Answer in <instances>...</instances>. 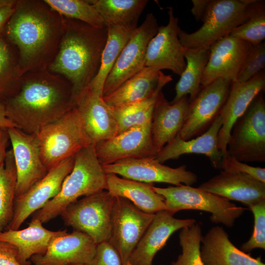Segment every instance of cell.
<instances>
[{
    "label": "cell",
    "instance_id": "1",
    "mask_svg": "<svg viewBox=\"0 0 265 265\" xmlns=\"http://www.w3.org/2000/svg\"><path fill=\"white\" fill-rule=\"evenodd\" d=\"M4 104L7 118L29 134H37L75 106L70 82L48 69L22 75L16 90Z\"/></svg>",
    "mask_w": 265,
    "mask_h": 265
},
{
    "label": "cell",
    "instance_id": "2",
    "mask_svg": "<svg viewBox=\"0 0 265 265\" xmlns=\"http://www.w3.org/2000/svg\"><path fill=\"white\" fill-rule=\"evenodd\" d=\"M64 20L44 0H17L3 36L18 51L21 76L48 68L58 51Z\"/></svg>",
    "mask_w": 265,
    "mask_h": 265
},
{
    "label": "cell",
    "instance_id": "3",
    "mask_svg": "<svg viewBox=\"0 0 265 265\" xmlns=\"http://www.w3.org/2000/svg\"><path fill=\"white\" fill-rule=\"evenodd\" d=\"M107 34L106 26L95 27L64 18L58 51L47 69L70 82L75 103L99 71Z\"/></svg>",
    "mask_w": 265,
    "mask_h": 265
},
{
    "label": "cell",
    "instance_id": "4",
    "mask_svg": "<svg viewBox=\"0 0 265 265\" xmlns=\"http://www.w3.org/2000/svg\"><path fill=\"white\" fill-rule=\"evenodd\" d=\"M74 157L73 169L65 178L59 192L33 213L31 219L46 223L60 215L67 206L79 197L106 189V173L97 157L94 145L81 149Z\"/></svg>",
    "mask_w": 265,
    "mask_h": 265
},
{
    "label": "cell",
    "instance_id": "5",
    "mask_svg": "<svg viewBox=\"0 0 265 265\" xmlns=\"http://www.w3.org/2000/svg\"><path fill=\"white\" fill-rule=\"evenodd\" d=\"M254 0H210L201 20L202 26L188 33L180 28L178 36L184 47H210L248 18Z\"/></svg>",
    "mask_w": 265,
    "mask_h": 265
},
{
    "label": "cell",
    "instance_id": "6",
    "mask_svg": "<svg viewBox=\"0 0 265 265\" xmlns=\"http://www.w3.org/2000/svg\"><path fill=\"white\" fill-rule=\"evenodd\" d=\"M36 134L41 159L48 171L81 149L93 144L75 106L57 120L43 127Z\"/></svg>",
    "mask_w": 265,
    "mask_h": 265
},
{
    "label": "cell",
    "instance_id": "7",
    "mask_svg": "<svg viewBox=\"0 0 265 265\" xmlns=\"http://www.w3.org/2000/svg\"><path fill=\"white\" fill-rule=\"evenodd\" d=\"M153 188L164 197L165 210L173 215L184 210L202 211L211 213L212 223L231 228L245 210L226 199L191 186H154Z\"/></svg>",
    "mask_w": 265,
    "mask_h": 265
},
{
    "label": "cell",
    "instance_id": "8",
    "mask_svg": "<svg viewBox=\"0 0 265 265\" xmlns=\"http://www.w3.org/2000/svg\"><path fill=\"white\" fill-rule=\"evenodd\" d=\"M264 92L253 100L234 123L227 154L242 162L265 161V101Z\"/></svg>",
    "mask_w": 265,
    "mask_h": 265
},
{
    "label": "cell",
    "instance_id": "9",
    "mask_svg": "<svg viewBox=\"0 0 265 265\" xmlns=\"http://www.w3.org/2000/svg\"><path fill=\"white\" fill-rule=\"evenodd\" d=\"M115 198L104 190L71 203L60 215L66 225L86 234L97 244L107 241Z\"/></svg>",
    "mask_w": 265,
    "mask_h": 265
},
{
    "label": "cell",
    "instance_id": "10",
    "mask_svg": "<svg viewBox=\"0 0 265 265\" xmlns=\"http://www.w3.org/2000/svg\"><path fill=\"white\" fill-rule=\"evenodd\" d=\"M159 26L152 13L133 31L105 81L103 97L121 86L145 67L148 45L157 34Z\"/></svg>",
    "mask_w": 265,
    "mask_h": 265
},
{
    "label": "cell",
    "instance_id": "11",
    "mask_svg": "<svg viewBox=\"0 0 265 265\" xmlns=\"http://www.w3.org/2000/svg\"><path fill=\"white\" fill-rule=\"evenodd\" d=\"M155 214L146 213L130 201L115 197L112 210L110 235L107 241L118 253L123 265L128 262Z\"/></svg>",
    "mask_w": 265,
    "mask_h": 265
},
{
    "label": "cell",
    "instance_id": "12",
    "mask_svg": "<svg viewBox=\"0 0 265 265\" xmlns=\"http://www.w3.org/2000/svg\"><path fill=\"white\" fill-rule=\"evenodd\" d=\"M232 81L218 79L201 87L196 97L189 103L180 137L185 140L198 136L212 126L220 115L228 96Z\"/></svg>",
    "mask_w": 265,
    "mask_h": 265
},
{
    "label": "cell",
    "instance_id": "13",
    "mask_svg": "<svg viewBox=\"0 0 265 265\" xmlns=\"http://www.w3.org/2000/svg\"><path fill=\"white\" fill-rule=\"evenodd\" d=\"M102 167L106 174L113 173L124 178L146 183L157 182L175 186L183 184L191 186L198 179L197 175L187 170L186 165L172 168L160 163L155 157L127 158Z\"/></svg>",
    "mask_w": 265,
    "mask_h": 265
},
{
    "label": "cell",
    "instance_id": "14",
    "mask_svg": "<svg viewBox=\"0 0 265 265\" xmlns=\"http://www.w3.org/2000/svg\"><path fill=\"white\" fill-rule=\"evenodd\" d=\"M74 156L58 163L26 192L15 198L13 217L6 230L19 229L30 215L58 194L65 178L73 169Z\"/></svg>",
    "mask_w": 265,
    "mask_h": 265
},
{
    "label": "cell",
    "instance_id": "15",
    "mask_svg": "<svg viewBox=\"0 0 265 265\" xmlns=\"http://www.w3.org/2000/svg\"><path fill=\"white\" fill-rule=\"evenodd\" d=\"M151 123L131 127L116 135L96 143L97 157L102 165L127 158L155 157Z\"/></svg>",
    "mask_w": 265,
    "mask_h": 265
},
{
    "label": "cell",
    "instance_id": "16",
    "mask_svg": "<svg viewBox=\"0 0 265 265\" xmlns=\"http://www.w3.org/2000/svg\"><path fill=\"white\" fill-rule=\"evenodd\" d=\"M8 133L16 169V198L26 192L48 171L42 161L36 134L15 127L8 129Z\"/></svg>",
    "mask_w": 265,
    "mask_h": 265
},
{
    "label": "cell",
    "instance_id": "17",
    "mask_svg": "<svg viewBox=\"0 0 265 265\" xmlns=\"http://www.w3.org/2000/svg\"><path fill=\"white\" fill-rule=\"evenodd\" d=\"M169 20L166 26H159L157 34L150 40L147 49L145 66L161 71L167 69L181 76L186 62L178 36L179 19L169 8Z\"/></svg>",
    "mask_w": 265,
    "mask_h": 265
},
{
    "label": "cell",
    "instance_id": "18",
    "mask_svg": "<svg viewBox=\"0 0 265 265\" xmlns=\"http://www.w3.org/2000/svg\"><path fill=\"white\" fill-rule=\"evenodd\" d=\"M253 45L230 35L210 46V55L201 81L204 87L218 79L235 80Z\"/></svg>",
    "mask_w": 265,
    "mask_h": 265
},
{
    "label": "cell",
    "instance_id": "19",
    "mask_svg": "<svg viewBox=\"0 0 265 265\" xmlns=\"http://www.w3.org/2000/svg\"><path fill=\"white\" fill-rule=\"evenodd\" d=\"M97 244L86 234L77 231L55 237L43 254L33 256L34 265L88 264Z\"/></svg>",
    "mask_w": 265,
    "mask_h": 265
},
{
    "label": "cell",
    "instance_id": "20",
    "mask_svg": "<svg viewBox=\"0 0 265 265\" xmlns=\"http://www.w3.org/2000/svg\"><path fill=\"white\" fill-rule=\"evenodd\" d=\"M196 222L193 218H176L165 210L156 212L128 262L132 265H152L156 254L174 232Z\"/></svg>",
    "mask_w": 265,
    "mask_h": 265
},
{
    "label": "cell",
    "instance_id": "21",
    "mask_svg": "<svg viewBox=\"0 0 265 265\" xmlns=\"http://www.w3.org/2000/svg\"><path fill=\"white\" fill-rule=\"evenodd\" d=\"M265 88L264 70L247 81H232L227 98L220 115L222 124L218 134V146L223 154L227 155V147L233 126L245 112L256 96Z\"/></svg>",
    "mask_w": 265,
    "mask_h": 265
},
{
    "label": "cell",
    "instance_id": "22",
    "mask_svg": "<svg viewBox=\"0 0 265 265\" xmlns=\"http://www.w3.org/2000/svg\"><path fill=\"white\" fill-rule=\"evenodd\" d=\"M198 187L248 207L265 200V183L242 173L221 170L218 174Z\"/></svg>",
    "mask_w": 265,
    "mask_h": 265
},
{
    "label": "cell",
    "instance_id": "23",
    "mask_svg": "<svg viewBox=\"0 0 265 265\" xmlns=\"http://www.w3.org/2000/svg\"><path fill=\"white\" fill-rule=\"evenodd\" d=\"M75 106L92 144L95 145L117 134L115 120L102 95L87 87L76 99Z\"/></svg>",
    "mask_w": 265,
    "mask_h": 265
},
{
    "label": "cell",
    "instance_id": "24",
    "mask_svg": "<svg viewBox=\"0 0 265 265\" xmlns=\"http://www.w3.org/2000/svg\"><path fill=\"white\" fill-rule=\"evenodd\" d=\"M222 124L219 115L207 131L195 138L185 140L178 134L157 153L155 158L163 163L185 154H202L209 158L214 168L221 169L223 154L218 146V134Z\"/></svg>",
    "mask_w": 265,
    "mask_h": 265
},
{
    "label": "cell",
    "instance_id": "25",
    "mask_svg": "<svg viewBox=\"0 0 265 265\" xmlns=\"http://www.w3.org/2000/svg\"><path fill=\"white\" fill-rule=\"evenodd\" d=\"M200 251L204 265H265L261 257L253 258L235 246L221 226L212 227L202 236Z\"/></svg>",
    "mask_w": 265,
    "mask_h": 265
},
{
    "label": "cell",
    "instance_id": "26",
    "mask_svg": "<svg viewBox=\"0 0 265 265\" xmlns=\"http://www.w3.org/2000/svg\"><path fill=\"white\" fill-rule=\"evenodd\" d=\"M171 75L145 66L109 94L103 97L110 107H116L145 99L172 80Z\"/></svg>",
    "mask_w": 265,
    "mask_h": 265
},
{
    "label": "cell",
    "instance_id": "27",
    "mask_svg": "<svg viewBox=\"0 0 265 265\" xmlns=\"http://www.w3.org/2000/svg\"><path fill=\"white\" fill-rule=\"evenodd\" d=\"M188 99L186 96L171 103L166 99L162 91L159 94L151 126L152 140L157 153L180 132L189 105Z\"/></svg>",
    "mask_w": 265,
    "mask_h": 265
},
{
    "label": "cell",
    "instance_id": "28",
    "mask_svg": "<svg viewBox=\"0 0 265 265\" xmlns=\"http://www.w3.org/2000/svg\"><path fill=\"white\" fill-rule=\"evenodd\" d=\"M67 233V230L53 231L46 229L37 219H31L27 228L7 229L0 232V241L10 244L17 249V259L22 265H30L31 257L43 254L52 240Z\"/></svg>",
    "mask_w": 265,
    "mask_h": 265
},
{
    "label": "cell",
    "instance_id": "29",
    "mask_svg": "<svg viewBox=\"0 0 265 265\" xmlns=\"http://www.w3.org/2000/svg\"><path fill=\"white\" fill-rule=\"evenodd\" d=\"M153 184L121 178L106 174V189L113 196L130 201L142 211L150 214L165 210L164 197L154 189Z\"/></svg>",
    "mask_w": 265,
    "mask_h": 265
},
{
    "label": "cell",
    "instance_id": "30",
    "mask_svg": "<svg viewBox=\"0 0 265 265\" xmlns=\"http://www.w3.org/2000/svg\"><path fill=\"white\" fill-rule=\"evenodd\" d=\"M107 27L106 42L103 51L99 71L88 85L90 89L103 96V89L107 76L137 25H115Z\"/></svg>",
    "mask_w": 265,
    "mask_h": 265
},
{
    "label": "cell",
    "instance_id": "31",
    "mask_svg": "<svg viewBox=\"0 0 265 265\" xmlns=\"http://www.w3.org/2000/svg\"><path fill=\"white\" fill-rule=\"evenodd\" d=\"M186 60L185 69L175 86L176 95L171 103H174L189 95L188 102L197 95L201 86L202 77L210 55V47L188 48L183 47Z\"/></svg>",
    "mask_w": 265,
    "mask_h": 265
},
{
    "label": "cell",
    "instance_id": "32",
    "mask_svg": "<svg viewBox=\"0 0 265 265\" xmlns=\"http://www.w3.org/2000/svg\"><path fill=\"white\" fill-rule=\"evenodd\" d=\"M106 26L115 25H137L148 2L147 0H92Z\"/></svg>",
    "mask_w": 265,
    "mask_h": 265
},
{
    "label": "cell",
    "instance_id": "33",
    "mask_svg": "<svg viewBox=\"0 0 265 265\" xmlns=\"http://www.w3.org/2000/svg\"><path fill=\"white\" fill-rule=\"evenodd\" d=\"M16 183V169L11 149L0 166V232L6 229L13 217Z\"/></svg>",
    "mask_w": 265,
    "mask_h": 265
},
{
    "label": "cell",
    "instance_id": "34",
    "mask_svg": "<svg viewBox=\"0 0 265 265\" xmlns=\"http://www.w3.org/2000/svg\"><path fill=\"white\" fill-rule=\"evenodd\" d=\"M162 89L159 88L143 100L119 107H109L117 124V134L134 126L151 123L155 103Z\"/></svg>",
    "mask_w": 265,
    "mask_h": 265
},
{
    "label": "cell",
    "instance_id": "35",
    "mask_svg": "<svg viewBox=\"0 0 265 265\" xmlns=\"http://www.w3.org/2000/svg\"><path fill=\"white\" fill-rule=\"evenodd\" d=\"M21 77L18 51L0 36V103H4L13 94Z\"/></svg>",
    "mask_w": 265,
    "mask_h": 265
},
{
    "label": "cell",
    "instance_id": "36",
    "mask_svg": "<svg viewBox=\"0 0 265 265\" xmlns=\"http://www.w3.org/2000/svg\"><path fill=\"white\" fill-rule=\"evenodd\" d=\"M44 0L65 18L80 21L95 27L106 26L100 14L89 0Z\"/></svg>",
    "mask_w": 265,
    "mask_h": 265
},
{
    "label": "cell",
    "instance_id": "37",
    "mask_svg": "<svg viewBox=\"0 0 265 265\" xmlns=\"http://www.w3.org/2000/svg\"><path fill=\"white\" fill-rule=\"evenodd\" d=\"M229 35L253 46L263 42L265 38V1L254 0L247 20L234 28Z\"/></svg>",
    "mask_w": 265,
    "mask_h": 265
},
{
    "label": "cell",
    "instance_id": "38",
    "mask_svg": "<svg viewBox=\"0 0 265 265\" xmlns=\"http://www.w3.org/2000/svg\"><path fill=\"white\" fill-rule=\"evenodd\" d=\"M202 236L201 226L197 222L181 229L179 238L182 253L171 265H204L200 251Z\"/></svg>",
    "mask_w": 265,
    "mask_h": 265
},
{
    "label": "cell",
    "instance_id": "39",
    "mask_svg": "<svg viewBox=\"0 0 265 265\" xmlns=\"http://www.w3.org/2000/svg\"><path fill=\"white\" fill-rule=\"evenodd\" d=\"M254 218V229L250 238L240 246V250L246 253L253 249H265V200L248 207Z\"/></svg>",
    "mask_w": 265,
    "mask_h": 265
},
{
    "label": "cell",
    "instance_id": "40",
    "mask_svg": "<svg viewBox=\"0 0 265 265\" xmlns=\"http://www.w3.org/2000/svg\"><path fill=\"white\" fill-rule=\"evenodd\" d=\"M265 66V43L253 46L246 57L234 81L243 82L250 80L264 70Z\"/></svg>",
    "mask_w": 265,
    "mask_h": 265
},
{
    "label": "cell",
    "instance_id": "41",
    "mask_svg": "<svg viewBox=\"0 0 265 265\" xmlns=\"http://www.w3.org/2000/svg\"><path fill=\"white\" fill-rule=\"evenodd\" d=\"M221 170L242 173L265 183V168L249 165L227 154L223 158Z\"/></svg>",
    "mask_w": 265,
    "mask_h": 265
},
{
    "label": "cell",
    "instance_id": "42",
    "mask_svg": "<svg viewBox=\"0 0 265 265\" xmlns=\"http://www.w3.org/2000/svg\"><path fill=\"white\" fill-rule=\"evenodd\" d=\"M86 265H123L115 249L108 241L97 244L95 255Z\"/></svg>",
    "mask_w": 265,
    "mask_h": 265
},
{
    "label": "cell",
    "instance_id": "43",
    "mask_svg": "<svg viewBox=\"0 0 265 265\" xmlns=\"http://www.w3.org/2000/svg\"><path fill=\"white\" fill-rule=\"evenodd\" d=\"M17 251L12 245L0 241V265H22L17 259Z\"/></svg>",
    "mask_w": 265,
    "mask_h": 265
},
{
    "label": "cell",
    "instance_id": "44",
    "mask_svg": "<svg viewBox=\"0 0 265 265\" xmlns=\"http://www.w3.org/2000/svg\"><path fill=\"white\" fill-rule=\"evenodd\" d=\"M210 0H192L191 11L197 21L202 20L209 3Z\"/></svg>",
    "mask_w": 265,
    "mask_h": 265
},
{
    "label": "cell",
    "instance_id": "45",
    "mask_svg": "<svg viewBox=\"0 0 265 265\" xmlns=\"http://www.w3.org/2000/svg\"><path fill=\"white\" fill-rule=\"evenodd\" d=\"M9 141L8 129L0 127V166L4 162Z\"/></svg>",
    "mask_w": 265,
    "mask_h": 265
},
{
    "label": "cell",
    "instance_id": "46",
    "mask_svg": "<svg viewBox=\"0 0 265 265\" xmlns=\"http://www.w3.org/2000/svg\"><path fill=\"white\" fill-rule=\"evenodd\" d=\"M15 4L0 8V36H3L5 26L14 12Z\"/></svg>",
    "mask_w": 265,
    "mask_h": 265
},
{
    "label": "cell",
    "instance_id": "47",
    "mask_svg": "<svg viewBox=\"0 0 265 265\" xmlns=\"http://www.w3.org/2000/svg\"><path fill=\"white\" fill-rule=\"evenodd\" d=\"M0 127L6 129L16 128V125L7 117L4 103H0Z\"/></svg>",
    "mask_w": 265,
    "mask_h": 265
},
{
    "label": "cell",
    "instance_id": "48",
    "mask_svg": "<svg viewBox=\"0 0 265 265\" xmlns=\"http://www.w3.org/2000/svg\"><path fill=\"white\" fill-rule=\"evenodd\" d=\"M17 0H0V8L4 6L13 5Z\"/></svg>",
    "mask_w": 265,
    "mask_h": 265
},
{
    "label": "cell",
    "instance_id": "49",
    "mask_svg": "<svg viewBox=\"0 0 265 265\" xmlns=\"http://www.w3.org/2000/svg\"><path fill=\"white\" fill-rule=\"evenodd\" d=\"M125 265H132L129 262H128Z\"/></svg>",
    "mask_w": 265,
    "mask_h": 265
},
{
    "label": "cell",
    "instance_id": "50",
    "mask_svg": "<svg viewBox=\"0 0 265 265\" xmlns=\"http://www.w3.org/2000/svg\"><path fill=\"white\" fill-rule=\"evenodd\" d=\"M86 265L85 264H74V265Z\"/></svg>",
    "mask_w": 265,
    "mask_h": 265
},
{
    "label": "cell",
    "instance_id": "51",
    "mask_svg": "<svg viewBox=\"0 0 265 265\" xmlns=\"http://www.w3.org/2000/svg\"></svg>",
    "mask_w": 265,
    "mask_h": 265
}]
</instances>
